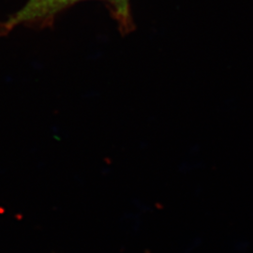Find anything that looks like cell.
<instances>
[{
  "instance_id": "1",
  "label": "cell",
  "mask_w": 253,
  "mask_h": 253,
  "mask_svg": "<svg viewBox=\"0 0 253 253\" xmlns=\"http://www.w3.org/2000/svg\"><path fill=\"white\" fill-rule=\"evenodd\" d=\"M81 0H28L9 20L0 25V35L22 25L43 23Z\"/></svg>"
},
{
  "instance_id": "2",
  "label": "cell",
  "mask_w": 253,
  "mask_h": 253,
  "mask_svg": "<svg viewBox=\"0 0 253 253\" xmlns=\"http://www.w3.org/2000/svg\"><path fill=\"white\" fill-rule=\"evenodd\" d=\"M114 8L116 9V15L119 19V21L125 25L127 26L128 22H129V5L128 2L129 0H109Z\"/></svg>"
}]
</instances>
